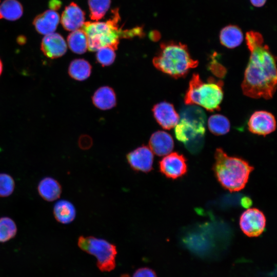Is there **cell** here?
I'll list each match as a JSON object with an SVG mask.
<instances>
[{
    "label": "cell",
    "mask_w": 277,
    "mask_h": 277,
    "mask_svg": "<svg viewBox=\"0 0 277 277\" xmlns=\"http://www.w3.org/2000/svg\"><path fill=\"white\" fill-rule=\"evenodd\" d=\"M245 38L250 55L241 85L243 92L253 98H271L276 90V58L260 33L248 31Z\"/></svg>",
    "instance_id": "6da1fadb"
},
{
    "label": "cell",
    "mask_w": 277,
    "mask_h": 277,
    "mask_svg": "<svg viewBox=\"0 0 277 277\" xmlns=\"http://www.w3.org/2000/svg\"><path fill=\"white\" fill-rule=\"evenodd\" d=\"M112 17L105 22H87L81 28L85 33L88 42V49L91 51H97L104 47L117 49L120 38H130L141 36L142 29L137 27L123 30L119 27L120 17L118 9L112 10Z\"/></svg>",
    "instance_id": "7a4b0ae2"
},
{
    "label": "cell",
    "mask_w": 277,
    "mask_h": 277,
    "mask_svg": "<svg viewBox=\"0 0 277 277\" xmlns=\"http://www.w3.org/2000/svg\"><path fill=\"white\" fill-rule=\"evenodd\" d=\"M214 157L213 170L220 184L231 192L243 189L253 167L241 158L228 156L221 148L216 149Z\"/></svg>",
    "instance_id": "3957f363"
},
{
    "label": "cell",
    "mask_w": 277,
    "mask_h": 277,
    "mask_svg": "<svg viewBox=\"0 0 277 277\" xmlns=\"http://www.w3.org/2000/svg\"><path fill=\"white\" fill-rule=\"evenodd\" d=\"M152 62L156 69L175 78L185 76L190 69L198 65L186 45L173 42L161 43Z\"/></svg>",
    "instance_id": "277c9868"
},
{
    "label": "cell",
    "mask_w": 277,
    "mask_h": 277,
    "mask_svg": "<svg viewBox=\"0 0 277 277\" xmlns=\"http://www.w3.org/2000/svg\"><path fill=\"white\" fill-rule=\"evenodd\" d=\"M221 81L210 78L203 82L197 73H194L184 97L186 105L200 106L209 111L219 110L223 98Z\"/></svg>",
    "instance_id": "5b68a950"
},
{
    "label": "cell",
    "mask_w": 277,
    "mask_h": 277,
    "mask_svg": "<svg viewBox=\"0 0 277 277\" xmlns=\"http://www.w3.org/2000/svg\"><path fill=\"white\" fill-rule=\"evenodd\" d=\"M79 248L94 255L97 259V266L102 271H110L115 267L116 246L108 241L94 236L79 237Z\"/></svg>",
    "instance_id": "8992f818"
},
{
    "label": "cell",
    "mask_w": 277,
    "mask_h": 277,
    "mask_svg": "<svg viewBox=\"0 0 277 277\" xmlns=\"http://www.w3.org/2000/svg\"><path fill=\"white\" fill-rule=\"evenodd\" d=\"M266 217L264 213L257 208H250L241 215L240 226L241 230L249 237L261 235L266 226Z\"/></svg>",
    "instance_id": "52a82bcc"
},
{
    "label": "cell",
    "mask_w": 277,
    "mask_h": 277,
    "mask_svg": "<svg viewBox=\"0 0 277 277\" xmlns=\"http://www.w3.org/2000/svg\"><path fill=\"white\" fill-rule=\"evenodd\" d=\"M159 168L164 175L172 179L180 177L187 171L185 157L177 152H171L165 155L159 162Z\"/></svg>",
    "instance_id": "ba28073f"
},
{
    "label": "cell",
    "mask_w": 277,
    "mask_h": 277,
    "mask_svg": "<svg viewBox=\"0 0 277 277\" xmlns=\"http://www.w3.org/2000/svg\"><path fill=\"white\" fill-rule=\"evenodd\" d=\"M248 127L249 130L260 135H266L274 131L276 122L274 116L266 111H257L250 117Z\"/></svg>",
    "instance_id": "9c48e42d"
},
{
    "label": "cell",
    "mask_w": 277,
    "mask_h": 277,
    "mask_svg": "<svg viewBox=\"0 0 277 277\" xmlns=\"http://www.w3.org/2000/svg\"><path fill=\"white\" fill-rule=\"evenodd\" d=\"M126 158L130 167L136 171L147 173L152 169L153 154L147 146L137 148L129 152Z\"/></svg>",
    "instance_id": "30bf717a"
},
{
    "label": "cell",
    "mask_w": 277,
    "mask_h": 277,
    "mask_svg": "<svg viewBox=\"0 0 277 277\" xmlns=\"http://www.w3.org/2000/svg\"><path fill=\"white\" fill-rule=\"evenodd\" d=\"M67 49L64 38L58 33L45 35L41 44V51L46 57L51 59L62 56L66 52Z\"/></svg>",
    "instance_id": "8fae6325"
},
{
    "label": "cell",
    "mask_w": 277,
    "mask_h": 277,
    "mask_svg": "<svg viewBox=\"0 0 277 277\" xmlns=\"http://www.w3.org/2000/svg\"><path fill=\"white\" fill-rule=\"evenodd\" d=\"M152 112L155 119L164 129H170L179 122V115L169 103L162 102L156 104L153 106Z\"/></svg>",
    "instance_id": "7c38bea8"
},
{
    "label": "cell",
    "mask_w": 277,
    "mask_h": 277,
    "mask_svg": "<svg viewBox=\"0 0 277 277\" xmlns=\"http://www.w3.org/2000/svg\"><path fill=\"white\" fill-rule=\"evenodd\" d=\"M85 14L75 3L71 2L63 11L61 22L63 28L73 31L82 28L85 23Z\"/></svg>",
    "instance_id": "4fadbf2b"
},
{
    "label": "cell",
    "mask_w": 277,
    "mask_h": 277,
    "mask_svg": "<svg viewBox=\"0 0 277 277\" xmlns=\"http://www.w3.org/2000/svg\"><path fill=\"white\" fill-rule=\"evenodd\" d=\"M174 133L177 140L185 145L197 138L204 137L205 127L181 118L175 126Z\"/></svg>",
    "instance_id": "5bb4252c"
},
{
    "label": "cell",
    "mask_w": 277,
    "mask_h": 277,
    "mask_svg": "<svg viewBox=\"0 0 277 277\" xmlns=\"http://www.w3.org/2000/svg\"><path fill=\"white\" fill-rule=\"evenodd\" d=\"M60 21L58 13L52 10H48L37 15L33 21V24L38 33L45 35L55 31Z\"/></svg>",
    "instance_id": "9a60e30c"
},
{
    "label": "cell",
    "mask_w": 277,
    "mask_h": 277,
    "mask_svg": "<svg viewBox=\"0 0 277 277\" xmlns=\"http://www.w3.org/2000/svg\"><path fill=\"white\" fill-rule=\"evenodd\" d=\"M149 146L155 154L164 156L171 152L174 147V142L169 133L163 131H157L151 135Z\"/></svg>",
    "instance_id": "2e32d148"
},
{
    "label": "cell",
    "mask_w": 277,
    "mask_h": 277,
    "mask_svg": "<svg viewBox=\"0 0 277 277\" xmlns=\"http://www.w3.org/2000/svg\"><path fill=\"white\" fill-rule=\"evenodd\" d=\"M39 195L45 201H54L58 199L62 193L60 184L55 179L46 177L42 179L37 187Z\"/></svg>",
    "instance_id": "e0dca14e"
},
{
    "label": "cell",
    "mask_w": 277,
    "mask_h": 277,
    "mask_svg": "<svg viewBox=\"0 0 277 277\" xmlns=\"http://www.w3.org/2000/svg\"><path fill=\"white\" fill-rule=\"evenodd\" d=\"M92 102L98 108L102 110L110 109L115 106L116 103L114 90L108 86L98 88L92 96Z\"/></svg>",
    "instance_id": "ac0fdd59"
},
{
    "label": "cell",
    "mask_w": 277,
    "mask_h": 277,
    "mask_svg": "<svg viewBox=\"0 0 277 277\" xmlns=\"http://www.w3.org/2000/svg\"><path fill=\"white\" fill-rule=\"evenodd\" d=\"M241 29L235 25H228L223 28L220 34L221 43L225 47L232 49L241 44L243 41Z\"/></svg>",
    "instance_id": "d6986e66"
},
{
    "label": "cell",
    "mask_w": 277,
    "mask_h": 277,
    "mask_svg": "<svg viewBox=\"0 0 277 277\" xmlns=\"http://www.w3.org/2000/svg\"><path fill=\"white\" fill-rule=\"evenodd\" d=\"M53 214L57 222L67 224L74 220L76 210L74 205L71 202L63 200L55 204L53 207Z\"/></svg>",
    "instance_id": "ffe728a7"
},
{
    "label": "cell",
    "mask_w": 277,
    "mask_h": 277,
    "mask_svg": "<svg viewBox=\"0 0 277 277\" xmlns=\"http://www.w3.org/2000/svg\"><path fill=\"white\" fill-rule=\"evenodd\" d=\"M23 13V6L17 0H4L0 5V19L16 21Z\"/></svg>",
    "instance_id": "44dd1931"
},
{
    "label": "cell",
    "mask_w": 277,
    "mask_h": 277,
    "mask_svg": "<svg viewBox=\"0 0 277 277\" xmlns=\"http://www.w3.org/2000/svg\"><path fill=\"white\" fill-rule=\"evenodd\" d=\"M91 72V66L84 59H75L70 64L68 74L77 81H84L89 77Z\"/></svg>",
    "instance_id": "7402d4cb"
},
{
    "label": "cell",
    "mask_w": 277,
    "mask_h": 277,
    "mask_svg": "<svg viewBox=\"0 0 277 277\" xmlns=\"http://www.w3.org/2000/svg\"><path fill=\"white\" fill-rule=\"evenodd\" d=\"M67 43L70 49L76 54L84 53L88 49L87 38L82 29L72 31L67 37Z\"/></svg>",
    "instance_id": "603a6c76"
},
{
    "label": "cell",
    "mask_w": 277,
    "mask_h": 277,
    "mask_svg": "<svg viewBox=\"0 0 277 277\" xmlns=\"http://www.w3.org/2000/svg\"><path fill=\"white\" fill-rule=\"evenodd\" d=\"M181 118L189 122L205 127L206 114L199 107L194 105H187L180 113Z\"/></svg>",
    "instance_id": "cb8c5ba5"
},
{
    "label": "cell",
    "mask_w": 277,
    "mask_h": 277,
    "mask_svg": "<svg viewBox=\"0 0 277 277\" xmlns=\"http://www.w3.org/2000/svg\"><path fill=\"white\" fill-rule=\"evenodd\" d=\"M208 127L213 134L222 135L226 134L230 130V122L228 119L221 114H214L208 120Z\"/></svg>",
    "instance_id": "d4e9b609"
},
{
    "label": "cell",
    "mask_w": 277,
    "mask_h": 277,
    "mask_svg": "<svg viewBox=\"0 0 277 277\" xmlns=\"http://www.w3.org/2000/svg\"><path fill=\"white\" fill-rule=\"evenodd\" d=\"M111 4V0H88L90 17L92 20L98 21L102 19Z\"/></svg>",
    "instance_id": "484cf974"
},
{
    "label": "cell",
    "mask_w": 277,
    "mask_h": 277,
    "mask_svg": "<svg viewBox=\"0 0 277 277\" xmlns=\"http://www.w3.org/2000/svg\"><path fill=\"white\" fill-rule=\"evenodd\" d=\"M17 227L14 221L10 217L0 218V242H6L15 236Z\"/></svg>",
    "instance_id": "4316f807"
},
{
    "label": "cell",
    "mask_w": 277,
    "mask_h": 277,
    "mask_svg": "<svg viewBox=\"0 0 277 277\" xmlns=\"http://www.w3.org/2000/svg\"><path fill=\"white\" fill-rule=\"evenodd\" d=\"M114 49L109 47H104L98 49L96 54V60L102 66L111 65L115 58Z\"/></svg>",
    "instance_id": "83f0119b"
},
{
    "label": "cell",
    "mask_w": 277,
    "mask_h": 277,
    "mask_svg": "<svg viewBox=\"0 0 277 277\" xmlns=\"http://www.w3.org/2000/svg\"><path fill=\"white\" fill-rule=\"evenodd\" d=\"M14 187V181L11 176L6 173H0V197L10 195Z\"/></svg>",
    "instance_id": "f1b7e54d"
},
{
    "label": "cell",
    "mask_w": 277,
    "mask_h": 277,
    "mask_svg": "<svg viewBox=\"0 0 277 277\" xmlns=\"http://www.w3.org/2000/svg\"><path fill=\"white\" fill-rule=\"evenodd\" d=\"M132 277H156L154 271L147 267L141 268L133 274Z\"/></svg>",
    "instance_id": "f546056e"
},
{
    "label": "cell",
    "mask_w": 277,
    "mask_h": 277,
    "mask_svg": "<svg viewBox=\"0 0 277 277\" xmlns=\"http://www.w3.org/2000/svg\"><path fill=\"white\" fill-rule=\"evenodd\" d=\"M48 6L51 10L55 11L61 8L62 3L60 0H50Z\"/></svg>",
    "instance_id": "4dcf8cb0"
},
{
    "label": "cell",
    "mask_w": 277,
    "mask_h": 277,
    "mask_svg": "<svg viewBox=\"0 0 277 277\" xmlns=\"http://www.w3.org/2000/svg\"><path fill=\"white\" fill-rule=\"evenodd\" d=\"M267 0H250L251 4L256 7H262L266 3Z\"/></svg>",
    "instance_id": "1f68e13d"
},
{
    "label": "cell",
    "mask_w": 277,
    "mask_h": 277,
    "mask_svg": "<svg viewBox=\"0 0 277 277\" xmlns=\"http://www.w3.org/2000/svg\"><path fill=\"white\" fill-rule=\"evenodd\" d=\"M251 204V200L248 197H244L242 199L241 204L245 208L249 207Z\"/></svg>",
    "instance_id": "d6a6232c"
},
{
    "label": "cell",
    "mask_w": 277,
    "mask_h": 277,
    "mask_svg": "<svg viewBox=\"0 0 277 277\" xmlns=\"http://www.w3.org/2000/svg\"><path fill=\"white\" fill-rule=\"evenodd\" d=\"M16 41L18 44L22 45L26 43L27 38L24 35H19L17 38Z\"/></svg>",
    "instance_id": "836d02e7"
},
{
    "label": "cell",
    "mask_w": 277,
    "mask_h": 277,
    "mask_svg": "<svg viewBox=\"0 0 277 277\" xmlns=\"http://www.w3.org/2000/svg\"><path fill=\"white\" fill-rule=\"evenodd\" d=\"M3 63L1 60L0 59V76L2 74V73L3 72Z\"/></svg>",
    "instance_id": "e575fe53"
},
{
    "label": "cell",
    "mask_w": 277,
    "mask_h": 277,
    "mask_svg": "<svg viewBox=\"0 0 277 277\" xmlns=\"http://www.w3.org/2000/svg\"><path fill=\"white\" fill-rule=\"evenodd\" d=\"M120 277H130V276L127 274H124V275H121Z\"/></svg>",
    "instance_id": "d590c367"
}]
</instances>
